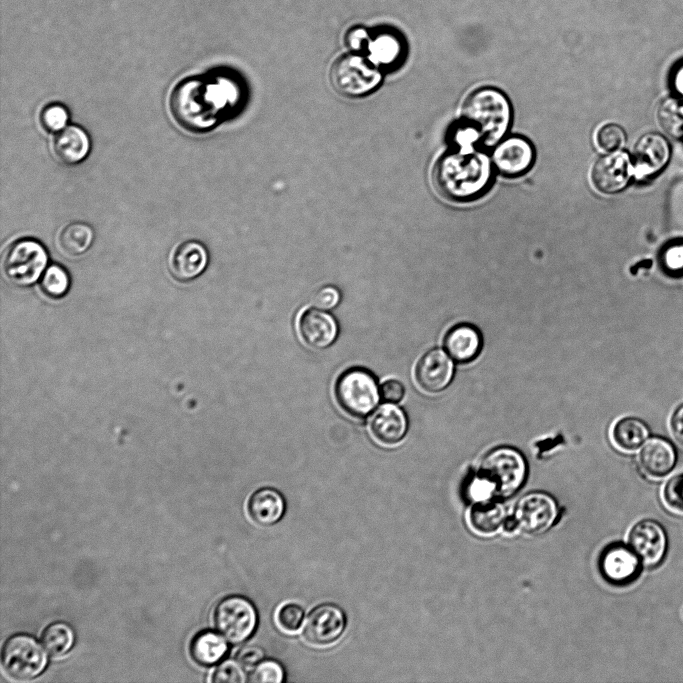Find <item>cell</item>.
<instances>
[{"instance_id": "cell-1", "label": "cell", "mask_w": 683, "mask_h": 683, "mask_svg": "<svg viewBox=\"0 0 683 683\" xmlns=\"http://www.w3.org/2000/svg\"><path fill=\"white\" fill-rule=\"evenodd\" d=\"M238 99L236 86L226 78H188L170 97V111L186 130L204 132L214 127L222 111Z\"/></svg>"}, {"instance_id": "cell-2", "label": "cell", "mask_w": 683, "mask_h": 683, "mask_svg": "<svg viewBox=\"0 0 683 683\" xmlns=\"http://www.w3.org/2000/svg\"><path fill=\"white\" fill-rule=\"evenodd\" d=\"M492 161L470 145L444 154L433 171L435 187L444 197L468 201L482 195L492 180Z\"/></svg>"}, {"instance_id": "cell-3", "label": "cell", "mask_w": 683, "mask_h": 683, "mask_svg": "<svg viewBox=\"0 0 683 683\" xmlns=\"http://www.w3.org/2000/svg\"><path fill=\"white\" fill-rule=\"evenodd\" d=\"M511 118L512 110L508 98L492 87L473 91L462 108L463 126L489 146L498 143L507 133Z\"/></svg>"}, {"instance_id": "cell-4", "label": "cell", "mask_w": 683, "mask_h": 683, "mask_svg": "<svg viewBox=\"0 0 683 683\" xmlns=\"http://www.w3.org/2000/svg\"><path fill=\"white\" fill-rule=\"evenodd\" d=\"M335 397L348 415L364 418L375 409L381 396L374 375L364 368L355 367L338 377Z\"/></svg>"}, {"instance_id": "cell-5", "label": "cell", "mask_w": 683, "mask_h": 683, "mask_svg": "<svg viewBox=\"0 0 683 683\" xmlns=\"http://www.w3.org/2000/svg\"><path fill=\"white\" fill-rule=\"evenodd\" d=\"M48 261L45 247L37 240L25 238L7 248L3 256L2 269L10 283L18 287H28L43 275Z\"/></svg>"}, {"instance_id": "cell-6", "label": "cell", "mask_w": 683, "mask_h": 683, "mask_svg": "<svg viewBox=\"0 0 683 683\" xmlns=\"http://www.w3.org/2000/svg\"><path fill=\"white\" fill-rule=\"evenodd\" d=\"M479 473L495 484L498 496L506 498L515 494L523 485L527 464L517 449L500 446L485 455Z\"/></svg>"}, {"instance_id": "cell-7", "label": "cell", "mask_w": 683, "mask_h": 683, "mask_svg": "<svg viewBox=\"0 0 683 683\" xmlns=\"http://www.w3.org/2000/svg\"><path fill=\"white\" fill-rule=\"evenodd\" d=\"M330 81L340 94L357 97L374 90L381 81V73L368 59L349 54L341 56L333 63Z\"/></svg>"}, {"instance_id": "cell-8", "label": "cell", "mask_w": 683, "mask_h": 683, "mask_svg": "<svg viewBox=\"0 0 683 683\" xmlns=\"http://www.w3.org/2000/svg\"><path fill=\"white\" fill-rule=\"evenodd\" d=\"M45 651L34 637L15 634L2 648L3 669L15 680H31L40 675L47 665Z\"/></svg>"}, {"instance_id": "cell-9", "label": "cell", "mask_w": 683, "mask_h": 683, "mask_svg": "<svg viewBox=\"0 0 683 683\" xmlns=\"http://www.w3.org/2000/svg\"><path fill=\"white\" fill-rule=\"evenodd\" d=\"M217 630L231 643L247 640L255 631L258 615L247 598L231 595L223 598L214 611Z\"/></svg>"}, {"instance_id": "cell-10", "label": "cell", "mask_w": 683, "mask_h": 683, "mask_svg": "<svg viewBox=\"0 0 683 683\" xmlns=\"http://www.w3.org/2000/svg\"><path fill=\"white\" fill-rule=\"evenodd\" d=\"M558 508L554 498L545 492L535 491L525 494L516 503L513 518L518 528L528 534H539L548 530L554 523Z\"/></svg>"}, {"instance_id": "cell-11", "label": "cell", "mask_w": 683, "mask_h": 683, "mask_svg": "<svg viewBox=\"0 0 683 683\" xmlns=\"http://www.w3.org/2000/svg\"><path fill=\"white\" fill-rule=\"evenodd\" d=\"M345 625L344 611L335 604L324 603L309 613L304 626V637L313 645H328L341 636Z\"/></svg>"}, {"instance_id": "cell-12", "label": "cell", "mask_w": 683, "mask_h": 683, "mask_svg": "<svg viewBox=\"0 0 683 683\" xmlns=\"http://www.w3.org/2000/svg\"><path fill=\"white\" fill-rule=\"evenodd\" d=\"M535 152L532 144L521 136H511L500 140L492 153L495 169L507 177H517L532 166Z\"/></svg>"}, {"instance_id": "cell-13", "label": "cell", "mask_w": 683, "mask_h": 683, "mask_svg": "<svg viewBox=\"0 0 683 683\" xmlns=\"http://www.w3.org/2000/svg\"><path fill=\"white\" fill-rule=\"evenodd\" d=\"M631 159L624 151H611L594 163L591 179L595 188L605 194L621 191L631 177Z\"/></svg>"}, {"instance_id": "cell-14", "label": "cell", "mask_w": 683, "mask_h": 683, "mask_svg": "<svg viewBox=\"0 0 683 683\" xmlns=\"http://www.w3.org/2000/svg\"><path fill=\"white\" fill-rule=\"evenodd\" d=\"M629 546L646 565L660 563L667 549V537L663 527L654 520H642L629 533Z\"/></svg>"}, {"instance_id": "cell-15", "label": "cell", "mask_w": 683, "mask_h": 683, "mask_svg": "<svg viewBox=\"0 0 683 683\" xmlns=\"http://www.w3.org/2000/svg\"><path fill=\"white\" fill-rule=\"evenodd\" d=\"M452 358L439 348L427 351L415 367V380L419 387L428 393L445 389L453 376Z\"/></svg>"}, {"instance_id": "cell-16", "label": "cell", "mask_w": 683, "mask_h": 683, "mask_svg": "<svg viewBox=\"0 0 683 683\" xmlns=\"http://www.w3.org/2000/svg\"><path fill=\"white\" fill-rule=\"evenodd\" d=\"M297 328L302 341L315 349L327 348L338 334L335 318L321 309L305 310L299 317Z\"/></svg>"}, {"instance_id": "cell-17", "label": "cell", "mask_w": 683, "mask_h": 683, "mask_svg": "<svg viewBox=\"0 0 683 683\" xmlns=\"http://www.w3.org/2000/svg\"><path fill=\"white\" fill-rule=\"evenodd\" d=\"M207 264L208 252L202 243L195 240L178 244L169 257L171 274L182 282L198 277L206 269Z\"/></svg>"}, {"instance_id": "cell-18", "label": "cell", "mask_w": 683, "mask_h": 683, "mask_svg": "<svg viewBox=\"0 0 683 683\" xmlns=\"http://www.w3.org/2000/svg\"><path fill=\"white\" fill-rule=\"evenodd\" d=\"M369 427L378 442L384 445H394L405 436L408 422L401 408L393 403H387L376 409L369 421Z\"/></svg>"}, {"instance_id": "cell-19", "label": "cell", "mask_w": 683, "mask_h": 683, "mask_svg": "<svg viewBox=\"0 0 683 683\" xmlns=\"http://www.w3.org/2000/svg\"><path fill=\"white\" fill-rule=\"evenodd\" d=\"M635 167L642 175L660 171L668 162L670 147L660 134L650 132L639 138L634 147Z\"/></svg>"}, {"instance_id": "cell-20", "label": "cell", "mask_w": 683, "mask_h": 683, "mask_svg": "<svg viewBox=\"0 0 683 683\" xmlns=\"http://www.w3.org/2000/svg\"><path fill=\"white\" fill-rule=\"evenodd\" d=\"M639 560L631 548L614 544L604 550L600 567L606 579L623 584L635 577L639 569Z\"/></svg>"}, {"instance_id": "cell-21", "label": "cell", "mask_w": 683, "mask_h": 683, "mask_svg": "<svg viewBox=\"0 0 683 683\" xmlns=\"http://www.w3.org/2000/svg\"><path fill=\"white\" fill-rule=\"evenodd\" d=\"M443 345L452 360L458 363H468L480 353L482 336L474 325L461 323L449 329L444 337Z\"/></svg>"}, {"instance_id": "cell-22", "label": "cell", "mask_w": 683, "mask_h": 683, "mask_svg": "<svg viewBox=\"0 0 683 683\" xmlns=\"http://www.w3.org/2000/svg\"><path fill=\"white\" fill-rule=\"evenodd\" d=\"M91 141L86 131L77 125H67L57 132L52 140V150L60 162L74 165L82 162L89 154Z\"/></svg>"}, {"instance_id": "cell-23", "label": "cell", "mask_w": 683, "mask_h": 683, "mask_svg": "<svg viewBox=\"0 0 683 683\" xmlns=\"http://www.w3.org/2000/svg\"><path fill=\"white\" fill-rule=\"evenodd\" d=\"M251 519L262 526L276 524L284 515L286 504L282 494L274 488L256 490L247 504Z\"/></svg>"}, {"instance_id": "cell-24", "label": "cell", "mask_w": 683, "mask_h": 683, "mask_svg": "<svg viewBox=\"0 0 683 683\" xmlns=\"http://www.w3.org/2000/svg\"><path fill=\"white\" fill-rule=\"evenodd\" d=\"M639 462L646 474L652 477H663L674 468L676 452L667 440L652 438L642 445Z\"/></svg>"}, {"instance_id": "cell-25", "label": "cell", "mask_w": 683, "mask_h": 683, "mask_svg": "<svg viewBox=\"0 0 683 683\" xmlns=\"http://www.w3.org/2000/svg\"><path fill=\"white\" fill-rule=\"evenodd\" d=\"M94 241L92 227L84 222L65 225L57 236L59 251L68 257L80 256L91 247Z\"/></svg>"}, {"instance_id": "cell-26", "label": "cell", "mask_w": 683, "mask_h": 683, "mask_svg": "<svg viewBox=\"0 0 683 683\" xmlns=\"http://www.w3.org/2000/svg\"><path fill=\"white\" fill-rule=\"evenodd\" d=\"M506 518L504 506L492 500L474 503L468 516L471 528L481 535L495 533L503 526Z\"/></svg>"}, {"instance_id": "cell-27", "label": "cell", "mask_w": 683, "mask_h": 683, "mask_svg": "<svg viewBox=\"0 0 683 683\" xmlns=\"http://www.w3.org/2000/svg\"><path fill=\"white\" fill-rule=\"evenodd\" d=\"M228 644L218 633L206 630L191 641L190 653L198 664L209 666L219 662L227 653Z\"/></svg>"}, {"instance_id": "cell-28", "label": "cell", "mask_w": 683, "mask_h": 683, "mask_svg": "<svg viewBox=\"0 0 683 683\" xmlns=\"http://www.w3.org/2000/svg\"><path fill=\"white\" fill-rule=\"evenodd\" d=\"M368 60L375 66H389L400 60L404 53L403 41L396 34L379 33L370 38L368 45Z\"/></svg>"}, {"instance_id": "cell-29", "label": "cell", "mask_w": 683, "mask_h": 683, "mask_svg": "<svg viewBox=\"0 0 683 683\" xmlns=\"http://www.w3.org/2000/svg\"><path fill=\"white\" fill-rule=\"evenodd\" d=\"M647 425L636 417H624L618 420L612 429L615 445L624 451H633L641 447L648 439Z\"/></svg>"}, {"instance_id": "cell-30", "label": "cell", "mask_w": 683, "mask_h": 683, "mask_svg": "<svg viewBox=\"0 0 683 683\" xmlns=\"http://www.w3.org/2000/svg\"><path fill=\"white\" fill-rule=\"evenodd\" d=\"M74 639L73 629L64 622H54L42 633L43 646L54 658L64 656L72 648Z\"/></svg>"}, {"instance_id": "cell-31", "label": "cell", "mask_w": 683, "mask_h": 683, "mask_svg": "<svg viewBox=\"0 0 683 683\" xmlns=\"http://www.w3.org/2000/svg\"><path fill=\"white\" fill-rule=\"evenodd\" d=\"M657 119L661 128L674 138L683 137V100L667 98L659 105Z\"/></svg>"}, {"instance_id": "cell-32", "label": "cell", "mask_w": 683, "mask_h": 683, "mask_svg": "<svg viewBox=\"0 0 683 683\" xmlns=\"http://www.w3.org/2000/svg\"><path fill=\"white\" fill-rule=\"evenodd\" d=\"M40 286L47 296L54 299L62 298L70 288L69 274L62 266L52 264L41 276Z\"/></svg>"}, {"instance_id": "cell-33", "label": "cell", "mask_w": 683, "mask_h": 683, "mask_svg": "<svg viewBox=\"0 0 683 683\" xmlns=\"http://www.w3.org/2000/svg\"><path fill=\"white\" fill-rule=\"evenodd\" d=\"M69 113L65 106L58 103L46 105L40 113L42 127L51 133H57L67 126Z\"/></svg>"}, {"instance_id": "cell-34", "label": "cell", "mask_w": 683, "mask_h": 683, "mask_svg": "<svg viewBox=\"0 0 683 683\" xmlns=\"http://www.w3.org/2000/svg\"><path fill=\"white\" fill-rule=\"evenodd\" d=\"M284 677V669L279 662L275 660H262L255 665V668L248 677V681L253 683H280L284 681Z\"/></svg>"}, {"instance_id": "cell-35", "label": "cell", "mask_w": 683, "mask_h": 683, "mask_svg": "<svg viewBox=\"0 0 683 683\" xmlns=\"http://www.w3.org/2000/svg\"><path fill=\"white\" fill-rule=\"evenodd\" d=\"M494 495H497L495 484L479 472L468 484L467 496L474 503L489 501Z\"/></svg>"}, {"instance_id": "cell-36", "label": "cell", "mask_w": 683, "mask_h": 683, "mask_svg": "<svg viewBox=\"0 0 683 683\" xmlns=\"http://www.w3.org/2000/svg\"><path fill=\"white\" fill-rule=\"evenodd\" d=\"M600 148L605 151L618 150L625 142L624 130L617 124H606L601 127L596 136Z\"/></svg>"}, {"instance_id": "cell-37", "label": "cell", "mask_w": 683, "mask_h": 683, "mask_svg": "<svg viewBox=\"0 0 683 683\" xmlns=\"http://www.w3.org/2000/svg\"><path fill=\"white\" fill-rule=\"evenodd\" d=\"M304 609L296 603L284 604L277 613L279 626L285 631H296L304 620Z\"/></svg>"}, {"instance_id": "cell-38", "label": "cell", "mask_w": 683, "mask_h": 683, "mask_svg": "<svg viewBox=\"0 0 683 683\" xmlns=\"http://www.w3.org/2000/svg\"><path fill=\"white\" fill-rule=\"evenodd\" d=\"M212 681L217 683H243L246 681L241 665L236 661H224L214 671Z\"/></svg>"}, {"instance_id": "cell-39", "label": "cell", "mask_w": 683, "mask_h": 683, "mask_svg": "<svg viewBox=\"0 0 683 683\" xmlns=\"http://www.w3.org/2000/svg\"><path fill=\"white\" fill-rule=\"evenodd\" d=\"M661 264L670 274L683 273V243L668 245L661 254Z\"/></svg>"}, {"instance_id": "cell-40", "label": "cell", "mask_w": 683, "mask_h": 683, "mask_svg": "<svg viewBox=\"0 0 683 683\" xmlns=\"http://www.w3.org/2000/svg\"><path fill=\"white\" fill-rule=\"evenodd\" d=\"M664 498L671 508L683 511V475L668 481L664 489Z\"/></svg>"}, {"instance_id": "cell-41", "label": "cell", "mask_w": 683, "mask_h": 683, "mask_svg": "<svg viewBox=\"0 0 683 683\" xmlns=\"http://www.w3.org/2000/svg\"><path fill=\"white\" fill-rule=\"evenodd\" d=\"M340 300V293L337 288L332 286L323 287L318 290L312 299V304L321 310L334 308Z\"/></svg>"}, {"instance_id": "cell-42", "label": "cell", "mask_w": 683, "mask_h": 683, "mask_svg": "<svg viewBox=\"0 0 683 683\" xmlns=\"http://www.w3.org/2000/svg\"><path fill=\"white\" fill-rule=\"evenodd\" d=\"M265 656L264 650L258 645H245L236 653V661L244 667L257 665Z\"/></svg>"}, {"instance_id": "cell-43", "label": "cell", "mask_w": 683, "mask_h": 683, "mask_svg": "<svg viewBox=\"0 0 683 683\" xmlns=\"http://www.w3.org/2000/svg\"><path fill=\"white\" fill-rule=\"evenodd\" d=\"M405 393L401 382L390 379L385 381L380 388V396L387 403H398L402 400Z\"/></svg>"}, {"instance_id": "cell-44", "label": "cell", "mask_w": 683, "mask_h": 683, "mask_svg": "<svg viewBox=\"0 0 683 683\" xmlns=\"http://www.w3.org/2000/svg\"><path fill=\"white\" fill-rule=\"evenodd\" d=\"M370 38L363 28H353L346 36V44L352 51H360L367 47Z\"/></svg>"}, {"instance_id": "cell-45", "label": "cell", "mask_w": 683, "mask_h": 683, "mask_svg": "<svg viewBox=\"0 0 683 683\" xmlns=\"http://www.w3.org/2000/svg\"><path fill=\"white\" fill-rule=\"evenodd\" d=\"M670 428L674 438L683 446V405L672 414Z\"/></svg>"}, {"instance_id": "cell-46", "label": "cell", "mask_w": 683, "mask_h": 683, "mask_svg": "<svg viewBox=\"0 0 683 683\" xmlns=\"http://www.w3.org/2000/svg\"><path fill=\"white\" fill-rule=\"evenodd\" d=\"M672 84L676 93H678L683 98V60H681L672 73Z\"/></svg>"}, {"instance_id": "cell-47", "label": "cell", "mask_w": 683, "mask_h": 683, "mask_svg": "<svg viewBox=\"0 0 683 683\" xmlns=\"http://www.w3.org/2000/svg\"><path fill=\"white\" fill-rule=\"evenodd\" d=\"M502 527L506 532H514L516 529H518V525L513 516L507 517Z\"/></svg>"}]
</instances>
